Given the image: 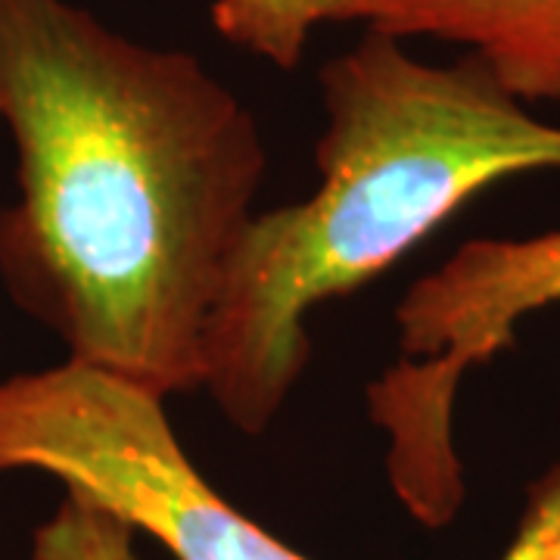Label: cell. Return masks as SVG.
<instances>
[{
  "label": "cell",
  "mask_w": 560,
  "mask_h": 560,
  "mask_svg": "<svg viewBox=\"0 0 560 560\" xmlns=\"http://www.w3.org/2000/svg\"><path fill=\"white\" fill-rule=\"evenodd\" d=\"M0 121L20 200L0 280L66 359L168 399L206 381V337L256 215L268 147L194 54L72 0H0Z\"/></svg>",
  "instance_id": "cell-1"
},
{
  "label": "cell",
  "mask_w": 560,
  "mask_h": 560,
  "mask_svg": "<svg viewBox=\"0 0 560 560\" xmlns=\"http://www.w3.org/2000/svg\"><path fill=\"white\" fill-rule=\"evenodd\" d=\"M320 97L318 190L249 219L209 318L202 389L249 436L293 396L318 305L381 278L486 187L560 168V125L474 54L440 66L368 28L320 69Z\"/></svg>",
  "instance_id": "cell-2"
},
{
  "label": "cell",
  "mask_w": 560,
  "mask_h": 560,
  "mask_svg": "<svg viewBox=\"0 0 560 560\" xmlns=\"http://www.w3.org/2000/svg\"><path fill=\"white\" fill-rule=\"evenodd\" d=\"M25 470L113 511L175 560H312L202 477L162 399L81 361L0 381V477Z\"/></svg>",
  "instance_id": "cell-3"
},
{
  "label": "cell",
  "mask_w": 560,
  "mask_h": 560,
  "mask_svg": "<svg viewBox=\"0 0 560 560\" xmlns=\"http://www.w3.org/2000/svg\"><path fill=\"white\" fill-rule=\"evenodd\" d=\"M551 305H560V228L464 241L405 290L396 308L399 361L368 386L364 401L389 442V486L420 526H448L467 499L452 433L460 381L514 349L523 320Z\"/></svg>",
  "instance_id": "cell-4"
},
{
  "label": "cell",
  "mask_w": 560,
  "mask_h": 560,
  "mask_svg": "<svg viewBox=\"0 0 560 560\" xmlns=\"http://www.w3.org/2000/svg\"><path fill=\"white\" fill-rule=\"evenodd\" d=\"M368 28L467 47L526 106L560 103V0H368Z\"/></svg>",
  "instance_id": "cell-5"
},
{
  "label": "cell",
  "mask_w": 560,
  "mask_h": 560,
  "mask_svg": "<svg viewBox=\"0 0 560 560\" xmlns=\"http://www.w3.org/2000/svg\"><path fill=\"white\" fill-rule=\"evenodd\" d=\"M368 0H215L212 25L221 38L283 72L296 69L320 25L364 22Z\"/></svg>",
  "instance_id": "cell-6"
},
{
  "label": "cell",
  "mask_w": 560,
  "mask_h": 560,
  "mask_svg": "<svg viewBox=\"0 0 560 560\" xmlns=\"http://www.w3.org/2000/svg\"><path fill=\"white\" fill-rule=\"evenodd\" d=\"M138 533L94 501L66 492L32 536V560H138Z\"/></svg>",
  "instance_id": "cell-7"
},
{
  "label": "cell",
  "mask_w": 560,
  "mask_h": 560,
  "mask_svg": "<svg viewBox=\"0 0 560 560\" xmlns=\"http://www.w3.org/2000/svg\"><path fill=\"white\" fill-rule=\"evenodd\" d=\"M499 560H560V458L529 482L517 529Z\"/></svg>",
  "instance_id": "cell-8"
}]
</instances>
